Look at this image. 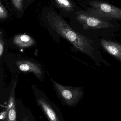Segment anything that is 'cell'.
<instances>
[{
	"label": "cell",
	"mask_w": 121,
	"mask_h": 121,
	"mask_svg": "<svg viewBox=\"0 0 121 121\" xmlns=\"http://www.w3.org/2000/svg\"><path fill=\"white\" fill-rule=\"evenodd\" d=\"M47 19L49 26L57 34L81 52L93 57L94 49L90 39L74 30L61 17L54 12H48Z\"/></svg>",
	"instance_id": "1"
},
{
	"label": "cell",
	"mask_w": 121,
	"mask_h": 121,
	"mask_svg": "<svg viewBox=\"0 0 121 121\" xmlns=\"http://www.w3.org/2000/svg\"><path fill=\"white\" fill-rule=\"evenodd\" d=\"M87 12L97 17L107 20L114 19L121 21V9L105 2L88 1Z\"/></svg>",
	"instance_id": "2"
},
{
	"label": "cell",
	"mask_w": 121,
	"mask_h": 121,
	"mask_svg": "<svg viewBox=\"0 0 121 121\" xmlns=\"http://www.w3.org/2000/svg\"><path fill=\"white\" fill-rule=\"evenodd\" d=\"M55 90L60 98L69 106L75 104L82 96V90L80 88L64 86L53 81Z\"/></svg>",
	"instance_id": "3"
},
{
	"label": "cell",
	"mask_w": 121,
	"mask_h": 121,
	"mask_svg": "<svg viewBox=\"0 0 121 121\" xmlns=\"http://www.w3.org/2000/svg\"><path fill=\"white\" fill-rule=\"evenodd\" d=\"M76 19L85 29H104L113 27L107 20L93 16L86 12L78 13Z\"/></svg>",
	"instance_id": "4"
},
{
	"label": "cell",
	"mask_w": 121,
	"mask_h": 121,
	"mask_svg": "<svg viewBox=\"0 0 121 121\" xmlns=\"http://www.w3.org/2000/svg\"><path fill=\"white\" fill-rule=\"evenodd\" d=\"M17 64L22 71L31 72L39 78L42 75V71L39 66L31 61L19 60L17 61Z\"/></svg>",
	"instance_id": "5"
},
{
	"label": "cell",
	"mask_w": 121,
	"mask_h": 121,
	"mask_svg": "<svg viewBox=\"0 0 121 121\" xmlns=\"http://www.w3.org/2000/svg\"><path fill=\"white\" fill-rule=\"evenodd\" d=\"M100 42L107 52L121 61V45L117 42L105 39H102Z\"/></svg>",
	"instance_id": "6"
},
{
	"label": "cell",
	"mask_w": 121,
	"mask_h": 121,
	"mask_svg": "<svg viewBox=\"0 0 121 121\" xmlns=\"http://www.w3.org/2000/svg\"><path fill=\"white\" fill-rule=\"evenodd\" d=\"M13 43L19 47L26 48L31 46L34 44L35 42L29 35L22 34L15 36L13 39Z\"/></svg>",
	"instance_id": "7"
},
{
	"label": "cell",
	"mask_w": 121,
	"mask_h": 121,
	"mask_svg": "<svg viewBox=\"0 0 121 121\" xmlns=\"http://www.w3.org/2000/svg\"><path fill=\"white\" fill-rule=\"evenodd\" d=\"M38 102L43 109L46 115L50 120L53 121L59 120L55 112L47 103L42 99H39L38 100Z\"/></svg>",
	"instance_id": "8"
},
{
	"label": "cell",
	"mask_w": 121,
	"mask_h": 121,
	"mask_svg": "<svg viewBox=\"0 0 121 121\" xmlns=\"http://www.w3.org/2000/svg\"><path fill=\"white\" fill-rule=\"evenodd\" d=\"M58 5L68 12L73 11V4L69 0H55Z\"/></svg>",
	"instance_id": "9"
},
{
	"label": "cell",
	"mask_w": 121,
	"mask_h": 121,
	"mask_svg": "<svg viewBox=\"0 0 121 121\" xmlns=\"http://www.w3.org/2000/svg\"><path fill=\"white\" fill-rule=\"evenodd\" d=\"M12 1L14 6L18 11H22L23 0H12Z\"/></svg>",
	"instance_id": "10"
},
{
	"label": "cell",
	"mask_w": 121,
	"mask_h": 121,
	"mask_svg": "<svg viewBox=\"0 0 121 121\" xmlns=\"http://www.w3.org/2000/svg\"><path fill=\"white\" fill-rule=\"evenodd\" d=\"M8 13L5 8L2 5L1 2H0V19H5L8 17Z\"/></svg>",
	"instance_id": "11"
},
{
	"label": "cell",
	"mask_w": 121,
	"mask_h": 121,
	"mask_svg": "<svg viewBox=\"0 0 121 121\" xmlns=\"http://www.w3.org/2000/svg\"><path fill=\"white\" fill-rule=\"evenodd\" d=\"M8 117L10 121H14L16 118V113L14 109H12L9 111Z\"/></svg>",
	"instance_id": "12"
},
{
	"label": "cell",
	"mask_w": 121,
	"mask_h": 121,
	"mask_svg": "<svg viewBox=\"0 0 121 121\" xmlns=\"http://www.w3.org/2000/svg\"><path fill=\"white\" fill-rule=\"evenodd\" d=\"M4 42L2 39V34L0 38V56H1L4 50Z\"/></svg>",
	"instance_id": "13"
}]
</instances>
